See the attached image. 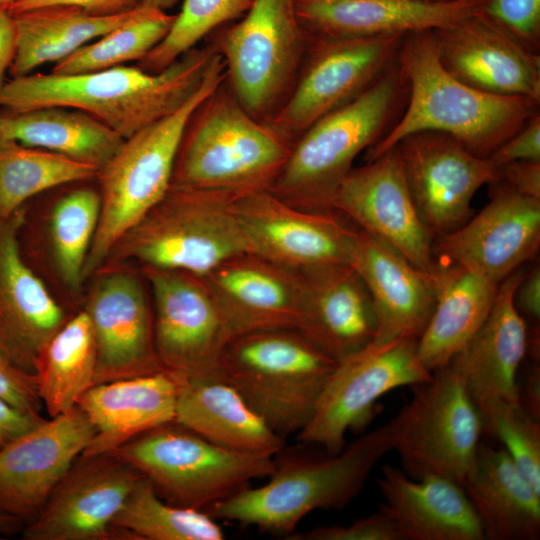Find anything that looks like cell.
Listing matches in <instances>:
<instances>
[{
	"label": "cell",
	"mask_w": 540,
	"mask_h": 540,
	"mask_svg": "<svg viewBox=\"0 0 540 540\" xmlns=\"http://www.w3.org/2000/svg\"><path fill=\"white\" fill-rule=\"evenodd\" d=\"M392 420L362 434L337 454L275 461L270 480L211 506L216 520L290 536L317 509H343L363 489L378 462L392 450Z\"/></svg>",
	"instance_id": "3"
},
{
	"label": "cell",
	"mask_w": 540,
	"mask_h": 540,
	"mask_svg": "<svg viewBox=\"0 0 540 540\" xmlns=\"http://www.w3.org/2000/svg\"><path fill=\"white\" fill-rule=\"evenodd\" d=\"M462 487L488 540H538L540 492L507 451L481 443Z\"/></svg>",
	"instance_id": "31"
},
{
	"label": "cell",
	"mask_w": 540,
	"mask_h": 540,
	"mask_svg": "<svg viewBox=\"0 0 540 540\" xmlns=\"http://www.w3.org/2000/svg\"><path fill=\"white\" fill-rule=\"evenodd\" d=\"M484 431L502 443L520 472L540 492V421L520 401H497L478 408Z\"/></svg>",
	"instance_id": "42"
},
{
	"label": "cell",
	"mask_w": 540,
	"mask_h": 540,
	"mask_svg": "<svg viewBox=\"0 0 540 540\" xmlns=\"http://www.w3.org/2000/svg\"><path fill=\"white\" fill-rule=\"evenodd\" d=\"M0 118H1V114H0ZM0 141H1V139H0Z\"/></svg>",
	"instance_id": "57"
},
{
	"label": "cell",
	"mask_w": 540,
	"mask_h": 540,
	"mask_svg": "<svg viewBox=\"0 0 540 540\" xmlns=\"http://www.w3.org/2000/svg\"><path fill=\"white\" fill-rule=\"evenodd\" d=\"M305 280L304 313L299 332L335 361L358 351L376 333L369 292L350 264L301 272Z\"/></svg>",
	"instance_id": "29"
},
{
	"label": "cell",
	"mask_w": 540,
	"mask_h": 540,
	"mask_svg": "<svg viewBox=\"0 0 540 540\" xmlns=\"http://www.w3.org/2000/svg\"><path fill=\"white\" fill-rule=\"evenodd\" d=\"M430 276L435 305L417 349L422 363L433 372L448 365L480 328L500 283L462 266L439 262Z\"/></svg>",
	"instance_id": "33"
},
{
	"label": "cell",
	"mask_w": 540,
	"mask_h": 540,
	"mask_svg": "<svg viewBox=\"0 0 540 540\" xmlns=\"http://www.w3.org/2000/svg\"><path fill=\"white\" fill-rule=\"evenodd\" d=\"M231 340L267 330H299L304 313L301 272L252 253L234 256L203 276Z\"/></svg>",
	"instance_id": "23"
},
{
	"label": "cell",
	"mask_w": 540,
	"mask_h": 540,
	"mask_svg": "<svg viewBox=\"0 0 540 540\" xmlns=\"http://www.w3.org/2000/svg\"><path fill=\"white\" fill-rule=\"evenodd\" d=\"M234 208L252 254L298 272L350 264L356 229L334 211H306L269 190L236 197Z\"/></svg>",
	"instance_id": "17"
},
{
	"label": "cell",
	"mask_w": 540,
	"mask_h": 540,
	"mask_svg": "<svg viewBox=\"0 0 540 540\" xmlns=\"http://www.w3.org/2000/svg\"><path fill=\"white\" fill-rule=\"evenodd\" d=\"M25 522L17 517L0 512V536H10L22 531Z\"/></svg>",
	"instance_id": "53"
},
{
	"label": "cell",
	"mask_w": 540,
	"mask_h": 540,
	"mask_svg": "<svg viewBox=\"0 0 540 540\" xmlns=\"http://www.w3.org/2000/svg\"><path fill=\"white\" fill-rule=\"evenodd\" d=\"M143 475L110 454L79 455L38 514L25 540H139L112 521Z\"/></svg>",
	"instance_id": "15"
},
{
	"label": "cell",
	"mask_w": 540,
	"mask_h": 540,
	"mask_svg": "<svg viewBox=\"0 0 540 540\" xmlns=\"http://www.w3.org/2000/svg\"><path fill=\"white\" fill-rule=\"evenodd\" d=\"M154 300V341L167 371L189 379H222L220 360L231 340L203 276L144 267Z\"/></svg>",
	"instance_id": "14"
},
{
	"label": "cell",
	"mask_w": 540,
	"mask_h": 540,
	"mask_svg": "<svg viewBox=\"0 0 540 540\" xmlns=\"http://www.w3.org/2000/svg\"><path fill=\"white\" fill-rule=\"evenodd\" d=\"M230 193L170 186L164 197L110 251L111 261L205 276L251 253ZM107 257V258H108ZM107 260V259H106Z\"/></svg>",
	"instance_id": "7"
},
{
	"label": "cell",
	"mask_w": 540,
	"mask_h": 540,
	"mask_svg": "<svg viewBox=\"0 0 540 540\" xmlns=\"http://www.w3.org/2000/svg\"><path fill=\"white\" fill-rule=\"evenodd\" d=\"M19 0H0V6L8 7Z\"/></svg>",
	"instance_id": "55"
},
{
	"label": "cell",
	"mask_w": 540,
	"mask_h": 540,
	"mask_svg": "<svg viewBox=\"0 0 540 540\" xmlns=\"http://www.w3.org/2000/svg\"><path fill=\"white\" fill-rule=\"evenodd\" d=\"M139 540H222L224 532L207 512L167 503L141 477L112 521Z\"/></svg>",
	"instance_id": "39"
},
{
	"label": "cell",
	"mask_w": 540,
	"mask_h": 540,
	"mask_svg": "<svg viewBox=\"0 0 540 540\" xmlns=\"http://www.w3.org/2000/svg\"><path fill=\"white\" fill-rule=\"evenodd\" d=\"M23 206L0 219V351L35 375L45 347L68 320L20 249Z\"/></svg>",
	"instance_id": "22"
},
{
	"label": "cell",
	"mask_w": 540,
	"mask_h": 540,
	"mask_svg": "<svg viewBox=\"0 0 540 540\" xmlns=\"http://www.w3.org/2000/svg\"><path fill=\"white\" fill-rule=\"evenodd\" d=\"M410 387V401L391 419L392 450L408 476L439 475L462 485L484 432L476 405L449 365Z\"/></svg>",
	"instance_id": "11"
},
{
	"label": "cell",
	"mask_w": 540,
	"mask_h": 540,
	"mask_svg": "<svg viewBox=\"0 0 540 540\" xmlns=\"http://www.w3.org/2000/svg\"><path fill=\"white\" fill-rule=\"evenodd\" d=\"M399 52L409 103L401 119L367 149L368 162L423 131L448 134L488 158L536 111L538 104L527 98L485 93L455 78L439 59L432 30L405 35Z\"/></svg>",
	"instance_id": "2"
},
{
	"label": "cell",
	"mask_w": 540,
	"mask_h": 540,
	"mask_svg": "<svg viewBox=\"0 0 540 540\" xmlns=\"http://www.w3.org/2000/svg\"><path fill=\"white\" fill-rule=\"evenodd\" d=\"M17 49V31L14 15L7 7L0 6V89L6 72L14 60Z\"/></svg>",
	"instance_id": "50"
},
{
	"label": "cell",
	"mask_w": 540,
	"mask_h": 540,
	"mask_svg": "<svg viewBox=\"0 0 540 540\" xmlns=\"http://www.w3.org/2000/svg\"><path fill=\"white\" fill-rule=\"evenodd\" d=\"M141 0H19L7 9L16 14L19 12L52 6L69 5L78 7L94 16H114L128 13L136 9Z\"/></svg>",
	"instance_id": "47"
},
{
	"label": "cell",
	"mask_w": 540,
	"mask_h": 540,
	"mask_svg": "<svg viewBox=\"0 0 540 540\" xmlns=\"http://www.w3.org/2000/svg\"><path fill=\"white\" fill-rule=\"evenodd\" d=\"M404 36L309 34L293 89L265 124L293 145L314 122L372 85L390 65Z\"/></svg>",
	"instance_id": "13"
},
{
	"label": "cell",
	"mask_w": 540,
	"mask_h": 540,
	"mask_svg": "<svg viewBox=\"0 0 540 540\" xmlns=\"http://www.w3.org/2000/svg\"><path fill=\"white\" fill-rule=\"evenodd\" d=\"M400 79V73L384 72L361 94L314 122L293 143L268 190L297 208L331 211V200L356 157L383 135Z\"/></svg>",
	"instance_id": "8"
},
{
	"label": "cell",
	"mask_w": 540,
	"mask_h": 540,
	"mask_svg": "<svg viewBox=\"0 0 540 540\" xmlns=\"http://www.w3.org/2000/svg\"><path fill=\"white\" fill-rule=\"evenodd\" d=\"M479 12L536 52L540 39V0H483Z\"/></svg>",
	"instance_id": "43"
},
{
	"label": "cell",
	"mask_w": 540,
	"mask_h": 540,
	"mask_svg": "<svg viewBox=\"0 0 540 540\" xmlns=\"http://www.w3.org/2000/svg\"><path fill=\"white\" fill-rule=\"evenodd\" d=\"M253 1L184 0L168 34L137 66L148 73L163 71L215 29L243 17Z\"/></svg>",
	"instance_id": "41"
},
{
	"label": "cell",
	"mask_w": 540,
	"mask_h": 540,
	"mask_svg": "<svg viewBox=\"0 0 540 540\" xmlns=\"http://www.w3.org/2000/svg\"><path fill=\"white\" fill-rule=\"evenodd\" d=\"M428 1H452V0H428Z\"/></svg>",
	"instance_id": "56"
},
{
	"label": "cell",
	"mask_w": 540,
	"mask_h": 540,
	"mask_svg": "<svg viewBox=\"0 0 540 540\" xmlns=\"http://www.w3.org/2000/svg\"><path fill=\"white\" fill-rule=\"evenodd\" d=\"M217 55L208 42L159 73L121 65L81 74L13 77L0 89V107L10 112L50 106L78 109L125 139L182 106L201 86Z\"/></svg>",
	"instance_id": "1"
},
{
	"label": "cell",
	"mask_w": 540,
	"mask_h": 540,
	"mask_svg": "<svg viewBox=\"0 0 540 540\" xmlns=\"http://www.w3.org/2000/svg\"><path fill=\"white\" fill-rule=\"evenodd\" d=\"M432 32L442 65L464 84L539 103V55L480 12Z\"/></svg>",
	"instance_id": "21"
},
{
	"label": "cell",
	"mask_w": 540,
	"mask_h": 540,
	"mask_svg": "<svg viewBox=\"0 0 540 540\" xmlns=\"http://www.w3.org/2000/svg\"><path fill=\"white\" fill-rule=\"evenodd\" d=\"M98 172L95 166L51 151L0 141V219L43 191L94 178Z\"/></svg>",
	"instance_id": "37"
},
{
	"label": "cell",
	"mask_w": 540,
	"mask_h": 540,
	"mask_svg": "<svg viewBox=\"0 0 540 540\" xmlns=\"http://www.w3.org/2000/svg\"><path fill=\"white\" fill-rule=\"evenodd\" d=\"M176 15L140 5L125 23L54 64L52 73L81 74L139 61L170 31Z\"/></svg>",
	"instance_id": "38"
},
{
	"label": "cell",
	"mask_w": 540,
	"mask_h": 540,
	"mask_svg": "<svg viewBox=\"0 0 540 540\" xmlns=\"http://www.w3.org/2000/svg\"><path fill=\"white\" fill-rule=\"evenodd\" d=\"M489 203L433 244L435 262L455 264L501 283L535 257L540 246V199L494 183Z\"/></svg>",
	"instance_id": "18"
},
{
	"label": "cell",
	"mask_w": 540,
	"mask_h": 540,
	"mask_svg": "<svg viewBox=\"0 0 540 540\" xmlns=\"http://www.w3.org/2000/svg\"><path fill=\"white\" fill-rule=\"evenodd\" d=\"M498 168L516 161L540 162V115L536 111L525 124L489 157Z\"/></svg>",
	"instance_id": "46"
},
{
	"label": "cell",
	"mask_w": 540,
	"mask_h": 540,
	"mask_svg": "<svg viewBox=\"0 0 540 540\" xmlns=\"http://www.w3.org/2000/svg\"><path fill=\"white\" fill-rule=\"evenodd\" d=\"M290 536L293 540H400L395 524L380 510L349 525L320 526Z\"/></svg>",
	"instance_id": "44"
},
{
	"label": "cell",
	"mask_w": 540,
	"mask_h": 540,
	"mask_svg": "<svg viewBox=\"0 0 540 540\" xmlns=\"http://www.w3.org/2000/svg\"><path fill=\"white\" fill-rule=\"evenodd\" d=\"M96 344L91 322L83 310L65 322L45 347L35 377L50 418L76 406L94 385Z\"/></svg>",
	"instance_id": "36"
},
{
	"label": "cell",
	"mask_w": 540,
	"mask_h": 540,
	"mask_svg": "<svg viewBox=\"0 0 540 540\" xmlns=\"http://www.w3.org/2000/svg\"><path fill=\"white\" fill-rule=\"evenodd\" d=\"M84 311L96 344L94 385L165 370L154 341V319L135 277L112 272L99 279Z\"/></svg>",
	"instance_id": "24"
},
{
	"label": "cell",
	"mask_w": 540,
	"mask_h": 540,
	"mask_svg": "<svg viewBox=\"0 0 540 540\" xmlns=\"http://www.w3.org/2000/svg\"><path fill=\"white\" fill-rule=\"evenodd\" d=\"M0 398L23 413L41 416L43 403L35 375L17 368L1 351Z\"/></svg>",
	"instance_id": "45"
},
{
	"label": "cell",
	"mask_w": 540,
	"mask_h": 540,
	"mask_svg": "<svg viewBox=\"0 0 540 540\" xmlns=\"http://www.w3.org/2000/svg\"><path fill=\"white\" fill-rule=\"evenodd\" d=\"M100 196L91 189L75 190L55 205L50 233L55 263L68 287L78 289L100 216Z\"/></svg>",
	"instance_id": "40"
},
{
	"label": "cell",
	"mask_w": 540,
	"mask_h": 540,
	"mask_svg": "<svg viewBox=\"0 0 540 540\" xmlns=\"http://www.w3.org/2000/svg\"><path fill=\"white\" fill-rule=\"evenodd\" d=\"M417 341H371L338 361L311 420L297 434L298 440L337 454L345 446L348 431L361 432L370 423L376 402L384 394L428 380L432 372L418 355Z\"/></svg>",
	"instance_id": "12"
},
{
	"label": "cell",
	"mask_w": 540,
	"mask_h": 540,
	"mask_svg": "<svg viewBox=\"0 0 540 540\" xmlns=\"http://www.w3.org/2000/svg\"><path fill=\"white\" fill-rule=\"evenodd\" d=\"M330 210L344 214L421 271H433V238L414 205L394 148L353 168L336 190Z\"/></svg>",
	"instance_id": "19"
},
{
	"label": "cell",
	"mask_w": 540,
	"mask_h": 540,
	"mask_svg": "<svg viewBox=\"0 0 540 540\" xmlns=\"http://www.w3.org/2000/svg\"><path fill=\"white\" fill-rule=\"evenodd\" d=\"M174 421L210 443L235 452L273 457L285 444L284 438L223 379H183Z\"/></svg>",
	"instance_id": "32"
},
{
	"label": "cell",
	"mask_w": 540,
	"mask_h": 540,
	"mask_svg": "<svg viewBox=\"0 0 540 540\" xmlns=\"http://www.w3.org/2000/svg\"><path fill=\"white\" fill-rule=\"evenodd\" d=\"M45 418L19 411L0 398V450Z\"/></svg>",
	"instance_id": "49"
},
{
	"label": "cell",
	"mask_w": 540,
	"mask_h": 540,
	"mask_svg": "<svg viewBox=\"0 0 540 540\" xmlns=\"http://www.w3.org/2000/svg\"><path fill=\"white\" fill-rule=\"evenodd\" d=\"M350 265L363 280L376 316L373 341L422 335L435 305L430 274L360 228L355 230Z\"/></svg>",
	"instance_id": "26"
},
{
	"label": "cell",
	"mask_w": 540,
	"mask_h": 540,
	"mask_svg": "<svg viewBox=\"0 0 540 540\" xmlns=\"http://www.w3.org/2000/svg\"><path fill=\"white\" fill-rule=\"evenodd\" d=\"M224 78L225 64L218 54L201 86L182 106L125 138L99 169L100 216L85 261L83 280L104 264L120 238L167 193L186 125Z\"/></svg>",
	"instance_id": "5"
},
{
	"label": "cell",
	"mask_w": 540,
	"mask_h": 540,
	"mask_svg": "<svg viewBox=\"0 0 540 540\" xmlns=\"http://www.w3.org/2000/svg\"><path fill=\"white\" fill-rule=\"evenodd\" d=\"M296 0H254L238 22L207 38L222 57L225 79L241 106L263 123L288 99L308 43Z\"/></svg>",
	"instance_id": "10"
},
{
	"label": "cell",
	"mask_w": 540,
	"mask_h": 540,
	"mask_svg": "<svg viewBox=\"0 0 540 540\" xmlns=\"http://www.w3.org/2000/svg\"><path fill=\"white\" fill-rule=\"evenodd\" d=\"M0 139L51 151L98 169L124 141L90 114L60 106L1 114Z\"/></svg>",
	"instance_id": "34"
},
{
	"label": "cell",
	"mask_w": 540,
	"mask_h": 540,
	"mask_svg": "<svg viewBox=\"0 0 540 540\" xmlns=\"http://www.w3.org/2000/svg\"><path fill=\"white\" fill-rule=\"evenodd\" d=\"M95 429L76 405L45 419L0 450V512L25 524L94 437Z\"/></svg>",
	"instance_id": "20"
},
{
	"label": "cell",
	"mask_w": 540,
	"mask_h": 540,
	"mask_svg": "<svg viewBox=\"0 0 540 540\" xmlns=\"http://www.w3.org/2000/svg\"><path fill=\"white\" fill-rule=\"evenodd\" d=\"M136 9L94 16L75 6L52 5L13 14L17 49L8 73L12 78L19 77L43 64H56L128 21Z\"/></svg>",
	"instance_id": "35"
},
{
	"label": "cell",
	"mask_w": 540,
	"mask_h": 540,
	"mask_svg": "<svg viewBox=\"0 0 540 540\" xmlns=\"http://www.w3.org/2000/svg\"><path fill=\"white\" fill-rule=\"evenodd\" d=\"M394 149L414 205L432 238L463 225L471 215L476 192L501 181L499 168L489 158L473 154L445 133L411 134Z\"/></svg>",
	"instance_id": "16"
},
{
	"label": "cell",
	"mask_w": 540,
	"mask_h": 540,
	"mask_svg": "<svg viewBox=\"0 0 540 540\" xmlns=\"http://www.w3.org/2000/svg\"><path fill=\"white\" fill-rule=\"evenodd\" d=\"M523 273L499 285L487 318L449 362L477 409L497 401L517 402V371L528 351L529 332L514 302Z\"/></svg>",
	"instance_id": "25"
},
{
	"label": "cell",
	"mask_w": 540,
	"mask_h": 540,
	"mask_svg": "<svg viewBox=\"0 0 540 540\" xmlns=\"http://www.w3.org/2000/svg\"><path fill=\"white\" fill-rule=\"evenodd\" d=\"M108 453L138 470L167 503L205 512L275 469L272 457L224 449L175 421Z\"/></svg>",
	"instance_id": "9"
},
{
	"label": "cell",
	"mask_w": 540,
	"mask_h": 540,
	"mask_svg": "<svg viewBox=\"0 0 540 540\" xmlns=\"http://www.w3.org/2000/svg\"><path fill=\"white\" fill-rule=\"evenodd\" d=\"M291 148L241 106L224 78L186 125L171 186L235 196L268 190Z\"/></svg>",
	"instance_id": "4"
},
{
	"label": "cell",
	"mask_w": 540,
	"mask_h": 540,
	"mask_svg": "<svg viewBox=\"0 0 540 540\" xmlns=\"http://www.w3.org/2000/svg\"><path fill=\"white\" fill-rule=\"evenodd\" d=\"M483 0H296L302 27L313 35H407L451 26L480 11Z\"/></svg>",
	"instance_id": "27"
},
{
	"label": "cell",
	"mask_w": 540,
	"mask_h": 540,
	"mask_svg": "<svg viewBox=\"0 0 540 540\" xmlns=\"http://www.w3.org/2000/svg\"><path fill=\"white\" fill-rule=\"evenodd\" d=\"M337 361L297 330L257 331L225 346L221 377L281 437L311 420Z\"/></svg>",
	"instance_id": "6"
},
{
	"label": "cell",
	"mask_w": 540,
	"mask_h": 540,
	"mask_svg": "<svg viewBox=\"0 0 540 540\" xmlns=\"http://www.w3.org/2000/svg\"><path fill=\"white\" fill-rule=\"evenodd\" d=\"M501 181L516 192L540 199V162L516 161L499 167Z\"/></svg>",
	"instance_id": "48"
},
{
	"label": "cell",
	"mask_w": 540,
	"mask_h": 540,
	"mask_svg": "<svg viewBox=\"0 0 540 540\" xmlns=\"http://www.w3.org/2000/svg\"><path fill=\"white\" fill-rule=\"evenodd\" d=\"M514 302L519 311L533 319L540 317V269L535 267L527 275L522 277L518 284Z\"/></svg>",
	"instance_id": "51"
},
{
	"label": "cell",
	"mask_w": 540,
	"mask_h": 540,
	"mask_svg": "<svg viewBox=\"0 0 540 540\" xmlns=\"http://www.w3.org/2000/svg\"><path fill=\"white\" fill-rule=\"evenodd\" d=\"M520 404L527 413L540 421V369L534 364L527 373L522 389H518Z\"/></svg>",
	"instance_id": "52"
},
{
	"label": "cell",
	"mask_w": 540,
	"mask_h": 540,
	"mask_svg": "<svg viewBox=\"0 0 540 540\" xmlns=\"http://www.w3.org/2000/svg\"><path fill=\"white\" fill-rule=\"evenodd\" d=\"M379 510L400 540H484L479 518L461 484L439 475L412 478L390 465L381 469Z\"/></svg>",
	"instance_id": "28"
},
{
	"label": "cell",
	"mask_w": 540,
	"mask_h": 540,
	"mask_svg": "<svg viewBox=\"0 0 540 540\" xmlns=\"http://www.w3.org/2000/svg\"><path fill=\"white\" fill-rule=\"evenodd\" d=\"M179 0H141L143 6H149L159 8L161 10H167L174 7Z\"/></svg>",
	"instance_id": "54"
},
{
	"label": "cell",
	"mask_w": 540,
	"mask_h": 540,
	"mask_svg": "<svg viewBox=\"0 0 540 540\" xmlns=\"http://www.w3.org/2000/svg\"><path fill=\"white\" fill-rule=\"evenodd\" d=\"M182 380L163 370L93 385L77 403L95 429L82 455L111 452L148 430L173 422Z\"/></svg>",
	"instance_id": "30"
}]
</instances>
